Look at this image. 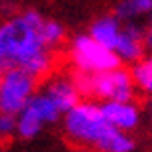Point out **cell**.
<instances>
[{
    "instance_id": "6da1fadb",
    "label": "cell",
    "mask_w": 152,
    "mask_h": 152,
    "mask_svg": "<svg viewBox=\"0 0 152 152\" xmlns=\"http://www.w3.org/2000/svg\"><path fill=\"white\" fill-rule=\"evenodd\" d=\"M45 16L35 8L0 20V73L23 69L43 83L61 69L59 51L49 49L39 35Z\"/></svg>"
},
{
    "instance_id": "7a4b0ae2",
    "label": "cell",
    "mask_w": 152,
    "mask_h": 152,
    "mask_svg": "<svg viewBox=\"0 0 152 152\" xmlns=\"http://www.w3.org/2000/svg\"><path fill=\"white\" fill-rule=\"evenodd\" d=\"M63 132L71 144L94 152H132L136 148L132 136L114 128L102 105L91 99H83L63 116Z\"/></svg>"
},
{
    "instance_id": "3957f363",
    "label": "cell",
    "mask_w": 152,
    "mask_h": 152,
    "mask_svg": "<svg viewBox=\"0 0 152 152\" xmlns=\"http://www.w3.org/2000/svg\"><path fill=\"white\" fill-rule=\"evenodd\" d=\"M75 81L79 85L83 99H91L97 104L105 102H136L138 87L132 77V69L128 67H118L112 71L104 73H94V75H85V73H75L71 71Z\"/></svg>"
},
{
    "instance_id": "277c9868",
    "label": "cell",
    "mask_w": 152,
    "mask_h": 152,
    "mask_svg": "<svg viewBox=\"0 0 152 152\" xmlns=\"http://www.w3.org/2000/svg\"><path fill=\"white\" fill-rule=\"evenodd\" d=\"M65 63L67 69L75 73H104L122 67V61L112 49L99 45L89 35H75L67 43L65 49Z\"/></svg>"
},
{
    "instance_id": "5b68a950",
    "label": "cell",
    "mask_w": 152,
    "mask_h": 152,
    "mask_svg": "<svg viewBox=\"0 0 152 152\" xmlns=\"http://www.w3.org/2000/svg\"><path fill=\"white\" fill-rule=\"evenodd\" d=\"M41 89V81L23 69L0 73V114L18 116Z\"/></svg>"
},
{
    "instance_id": "8992f818",
    "label": "cell",
    "mask_w": 152,
    "mask_h": 152,
    "mask_svg": "<svg viewBox=\"0 0 152 152\" xmlns=\"http://www.w3.org/2000/svg\"><path fill=\"white\" fill-rule=\"evenodd\" d=\"M63 116L65 114L57 107V104L39 89L28 105L16 116V136L23 140H31L39 136L45 126L63 122Z\"/></svg>"
},
{
    "instance_id": "52a82bcc",
    "label": "cell",
    "mask_w": 152,
    "mask_h": 152,
    "mask_svg": "<svg viewBox=\"0 0 152 152\" xmlns=\"http://www.w3.org/2000/svg\"><path fill=\"white\" fill-rule=\"evenodd\" d=\"M41 91L47 94L63 114H67L69 110H73L77 104L83 102L79 85H77V81H75V77L69 69H59L49 79H45L41 83Z\"/></svg>"
},
{
    "instance_id": "ba28073f",
    "label": "cell",
    "mask_w": 152,
    "mask_h": 152,
    "mask_svg": "<svg viewBox=\"0 0 152 152\" xmlns=\"http://www.w3.org/2000/svg\"><path fill=\"white\" fill-rule=\"evenodd\" d=\"M122 63H132L136 65L138 61L146 57V37H144V28L138 24H122V31L118 37L116 49H114Z\"/></svg>"
},
{
    "instance_id": "9c48e42d",
    "label": "cell",
    "mask_w": 152,
    "mask_h": 152,
    "mask_svg": "<svg viewBox=\"0 0 152 152\" xmlns=\"http://www.w3.org/2000/svg\"><path fill=\"white\" fill-rule=\"evenodd\" d=\"M102 105L105 120L120 132H132L140 122V105L138 102H105Z\"/></svg>"
},
{
    "instance_id": "30bf717a",
    "label": "cell",
    "mask_w": 152,
    "mask_h": 152,
    "mask_svg": "<svg viewBox=\"0 0 152 152\" xmlns=\"http://www.w3.org/2000/svg\"><path fill=\"white\" fill-rule=\"evenodd\" d=\"M120 31H122V20H118L112 14V16H102V18L94 20L87 35L94 41H97L99 45H104V47L114 51L116 43H118V37H120Z\"/></svg>"
},
{
    "instance_id": "8fae6325",
    "label": "cell",
    "mask_w": 152,
    "mask_h": 152,
    "mask_svg": "<svg viewBox=\"0 0 152 152\" xmlns=\"http://www.w3.org/2000/svg\"><path fill=\"white\" fill-rule=\"evenodd\" d=\"M39 35L43 39V43L47 45L49 49L53 51H59L63 47L65 39H67V33H65V26L57 20H51V18H45L41 28H39Z\"/></svg>"
},
{
    "instance_id": "7c38bea8",
    "label": "cell",
    "mask_w": 152,
    "mask_h": 152,
    "mask_svg": "<svg viewBox=\"0 0 152 152\" xmlns=\"http://www.w3.org/2000/svg\"><path fill=\"white\" fill-rule=\"evenodd\" d=\"M132 77L142 95H152V53L132 65Z\"/></svg>"
},
{
    "instance_id": "4fadbf2b",
    "label": "cell",
    "mask_w": 152,
    "mask_h": 152,
    "mask_svg": "<svg viewBox=\"0 0 152 152\" xmlns=\"http://www.w3.org/2000/svg\"><path fill=\"white\" fill-rule=\"evenodd\" d=\"M150 10L152 0H118L116 8H114V16L118 20H130V18H136Z\"/></svg>"
},
{
    "instance_id": "5bb4252c",
    "label": "cell",
    "mask_w": 152,
    "mask_h": 152,
    "mask_svg": "<svg viewBox=\"0 0 152 152\" xmlns=\"http://www.w3.org/2000/svg\"><path fill=\"white\" fill-rule=\"evenodd\" d=\"M16 134V118L0 114V140H10Z\"/></svg>"
},
{
    "instance_id": "9a60e30c",
    "label": "cell",
    "mask_w": 152,
    "mask_h": 152,
    "mask_svg": "<svg viewBox=\"0 0 152 152\" xmlns=\"http://www.w3.org/2000/svg\"><path fill=\"white\" fill-rule=\"evenodd\" d=\"M144 37H146V51L152 53V18H150V23H148V26L144 28Z\"/></svg>"
}]
</instances>
